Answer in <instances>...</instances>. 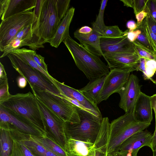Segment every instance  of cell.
<instances>
[{"mask_svg":"<svg viewBox=\"0 0 156 156\" xmlns=\"http://www.w3.org/2000/svg\"><path fill=\"white\" fill-rule=\"evenodd\" d=\"M27 80L24 77L20 76H19L17 79L18 86L21 88L25 87L27 85Z\"/></svg>","mask_w":156,"mask_h":156,"instance_id":"obj_43","label":"cell"},{"mask_svg":"<svg viewBox=\"0 0 156 156\" xmlns=\"http://www.w3.org/2000/svg\"><path fill=\"white\" fill-rule=\"evenodd\" d=\"M107 156H118L117 153L115 152H112L107 154Z\"/></svg>","mask_w":156,"mask_h":156,"instance_id":"obj_54","label":"cell"},{"mask_svg":"<svg viewBox=\"0 0 156 156\" xmlns=\"http://www.w3.org/2000/svg\"><path fill=\"white\" fill-rule=\"evenodd\" d=\"M151 15L156 21V2L155 0H148L144 10Z\"/></svg>","mask_w":156,"mask_h":156,"instance_id":"obj_38","label":"cell"},{"mask_svg":"<svg viewBox=\"0 0 156 156\" xmlns=\"http://www.w3.org/2000/svg\"><path fill=\"white\" fill-rule=\"evenodd\" d=\"M136 67L114 68L110 69L106 76L104 82L97 99V104L107 100L115 93H118L128 81L131 72L136 70Z\"/></svg>","mask_w":156,"mask_h":156,"instance_id":"obj_9","label":"cell"},{"mask_svg":"<svg viewBox=\"0 0 156 156\" xmlns=\"http://www.w3.org/2000/svg\"><path fill=\"white\" fill-rule=\"evenodd\" d=\"M55 84L61 93L60 96L68 101L75 107L88 112L102 119L101 113L97 106L76 89L56 80Z\"/></svg>","mask_w":156,"mask_h":156,"instance_id":"obj_10","label":"cell"},{"mask_svg":"<svg viewBox=\"0 0 156 156\" xmlns=\"http://www.w3.org/2000/svg\"><path fill=\"white\" fill-rule=\"evenodd\" d=\"M0 156H9L12 148V142L9 132L1 127L0 133Z\"/></svg>","mask_w":156,"mask_h":156,"instance_id":"obj_27","label":"cell"},{"mask_svg":"<svg viewBox=\"0 0 156 156\" xmlns=\"http://www.w3.org/2000/svg\"><path fill=\"white\" fill-rule=\"evenodd\" d=\"M137 29H140L141 30V33L138 35L136 41L156 54L149 43L144 31L141 25L138 26Z\"/></svg>","mask_w":156,"mask_h":156,"instance_id":"obj_37","label":"cell"},{"mask_svg":"<svg viewBox=\"0 0 156 156\" xmlns=\"http://www.w3.org/2000/svg\"><path fill=\"white\" fill-rule=\"evenodd\" d=\"M44 0H36L35 6L33 11L34 19L32 24L33 37L37 38L39 22Z\"/></svg>","mask_w":156,"mask_h":156,"instance_id":"obj_28","label":"cell"},{"mask_svg":"<svg viewBox=\"0 0 156 156\" xmlns=\"http://www.w3.org/2000/svg\"><path fill=\"white\" fill-rule=\"evenodd\" d=\"M0 106L24 117L38 128L42 129L46 124L37 98L30 91L11 95L0 102Z\"/></svg>","mask_w":156,"mask_h":156,"instance_id":"obj_3","label":"cell"},{"mask_svg":"<svg viewBox=\"0 0 156 156\" xmlns=\"http://www.w3.org/2000/svg\"><path fill=\"white\" fill-rule=\"evenodd\" d=\"M92 31L87 34H80L76 30L74 33V37L88 51L98 56H103L105 59L100 45L101 31L94 26H92Z\"/></svg>","mask_w":156,"mask_h":156,"instance_id":"obj_16","label":"cell"},{"mask_svg":"<svg viewBox=\"0 0 156 156\" xmlns=\"http://www.w3.org/2000/svg\"><path fill=\"white\" fill-rule=\"evenodd\" d=\"M116 152L117 153L118 156H124L122 154H121L119 153H118L117 152Z\"/></svg>","mask_w":156,"mask_h":156,"instance_id":"obj_55","label":"cell"},{"mask_svg":"<svg viewBox=\"0 0 156 156\" xmlns=\"http://www.w3.org/2000/svg\"><path fill=\"white\" fill-rule=\"evenodd\" d=\"M75 9L70 8L61 21L55 35L48 42L50 45L55 48H57L62 42L69 36V28L72 20Z\"/></svg>","mask_w":156,"mask_h":156,"instance_id":"obj_20","label":"cell"},{"mask_svg":"<svg viewBox=\"0 0 156 156\" xmlns=\"http://www.w3.org/2000/svg\"><path fill=\"white\" fill-rule=\"evenodd\" d=\"M32 139L57 156H68V153L64 150L49 139L34 136H32Z\"/></svg>","mask_w":156,"mask_h":156,"instance_id":"obj_26","label":"cell"},{"mask_svg":"<svg viewBox=\"0 0 156 156\" xmlns=\"http://www.w3.org/2000/svg\"><path fill=\"white\" fill-rule=\"evenodd\" d=\"M68 156H72L68 154ZM96 156H107V154L102 153L101 152L99 151H96Z\"/></svg>","mask_w":156,"mask_h":156,"instance_id":"obj_53","label":"cell"},{"mask_svg":"<svg viewBox=\"0 0 156 156\" xmlns=\"http://www.w3.org/2000/svg\"><path fill=\"white\" fill-rule=\"evenodd\" d=\"M145 19L150 30L156 35V21L150 15H148Z\"/></svg>","mask_w":156,"mask_h":156,"instance_id":"obj_40","label":"cell"},{"mask_svg":"<svg viewBox=\"0 0 156 156\" xmlns=\"http://www.w3.org/2000/svg\"><path fill=\"white\" fill-rule=\"evenodd\" d=\"M110 69L114 68L137 67L140 57L136 52L107 53L104 55Z\"/></svg>","mask_w":156,"mask_h":156,"instance_id":"obj_14","label":"cell"},{"mask_svg":"<svg viewBox=\"0 0 156 156\" xmlns=\"http://www.w3.org/2000/svg\"><path fill=\"white\" fill-rule=\"evenodd\" d=\"M124 6L132 8L133 6L134 0H121Z\"/></svg>","mask_w":156,"mask_h":156,"instance_id":"obj_51","label":"cell"},{"mask_svg":"<svg viewBox=\"0 0 156 156\" xmlns=\"http://www.w3.org/2000/svg\"><path fill=\"white\" fill-rule=\"evenodd\" d=\"M45 156H57L51 151H48L46 154Z\"/></svg>","mask_w":156,"mask_h":156,"instance_id":"obj_52","label":"cell"},{"mask_svg":"<svg viewBox=\"0 0 156 156\" xmlns=\"http://www.w3.org/2000/svg\"><path fill=\"white\" fill-rule=\"evenodd\" d=\"M134 48L140 57L156 61V54L152 52L136 41L133 43Z\"/></svg>","mask_w":156,"mask_h":156,"instance_id":"obj_30","label":"cell"},{"mask_svg":"<svg viewBox=\"0 0 156 156\" xmlns=\"http://www.w3.org/2000/svg\"><path fill=\"white\" fill-rule=\"evenodd\" d=\"M126 26L129 31H133L137 28V25L135 22L133 20H129L126 23Z\"/></svg>","mask_w":156,"mask_h":156,"instance_id":"obj_44","label":"cell"},{"mask_svg":"<svg viewBox=\"0 0 156 156\" xmlns=\"http://www.w3.org/2000/svg\"><path fill=\"white\" fill-rule=\"evenodd\" d=\"M110 122L107 117L103 118L100 128L94 142L96 151L107 154Z\"/></svg>","mask_w":156,"mask_h":156,"instance_id":"obj_22","label":"cell"},{"mask_svg":"<svg viewBox=\"0 0 156 156\" xmlns=\"http://www.w3.org/2000/svg\"><path fill=\"white\" fill-rule=\"evenodd\" d=\"M70 0H44L39 20L37 48L53 38L69 9Z\"/></svg>","mask_w":156,"mask_h":156,"instance_id":"obj_1","label":"cell"},{"mask_svg":"<svg viewBox=\"0 0 156 156\" xmlns=\"http://www.w3.org/2000/svg\"><path fill=\"white\" fill-rule=\"evenodd\" d=\"M0 120L13 126L23 131L31 134L37 132L38 128L24 117L0 106Z\"/></svg>","mask_w":156,"mask_h":156,"instance_id":"obj_15","label":"cell"},{"mask_svg":"<svg viewBox=\"0 0 156 156\" xmlns=\"http://www.w3.org/2000/svg\"><path fill=\"white\" fill-rule=\"evenodd\" d=\"M141 33V30L138 29L133 31L129 32L128 31L127 34V37L130 42L133 43L136 40Z\"/></svg>","mask_w":156,"mask_h":156,"instance_id":"obj_41","label":"cell"},{"mask_svg":"<svg viewBox=\"0 0 156 156\" xmlns=\"http://www.w3.org/2000/svg\"><path fill=\"white\" fill-rule=\"evenodd\" d=\"M156 71V61L153 60L146 59V62L144 69L142 72L144 80H149L156 84V80L152 77Z\"/></svg>","mask_w":156,"mask_h":156,"instance_id":"obj_29","label":"cell"},{"mask_svg":"<svg viewBox=\"0 0 156 156\" xmlns=\"http://www.w3.org/2000/svg\"><path fill=\"white\" fill-rule=\"evenodd\" d=\"M36 0H8L1 17L2 20L15 15L32 11L35 6Z\"/></svg>","mask_w":156,"mask_h":156,"instance_id":"obj_21","label":"cell"},{"mask_svg":"<svg viewBox=\"0 0 156 156\" xmlns=\"http://www.w3.org/2000/svg\"><path fill=\"white\" fill-rule=\"evenodd\" d=\"M148 0H134L133 8L136 15L145 8Z\"/></svg>","mask_w":156,"mask_h":156,"instance_id":"obj_39","label":"cell"},{"mask_svg":"<svg viewBox=\"0 0 156 156\" xmlns=\"http://www.w3.org/2000/svg\"><path fill=\"white\" fill-rule=\"evenodd\" d=\"M108 1V0L101 1L99 13L92 25V26L97 28L101 31L106 26L104 23V16L105 9Z\"/></svg>","mask_w":156,"mask_h":156,"instance_id":"obj_33","label":"cell"},{"mask_svg":"<svg viewBox=\"0 0 156 156\" xmlns=\"http://www.w3.org/2000/svg\"><path fill=\"white\" fill-rule=\"evenodd\" d=\"M33 34H31L23 38L14 37L9 44L4 48L3 54L0 58L7 55L12 51L20 49L24 46H27L32 49L33 46Z\"/></svg>","mask_w":156,"mask_h":156,"instance_id":"obj_25","label":"cell"},{"mask_svg":"<svg viewBox=\"0 0 156 156\" xmlns=\"http://www.w3.org/2000/svg\"><path fill=\"white\" fill-rule=\"evenodd\" d=\"M33 11H26L2 20L0 25V51L10 42L23 28L32 24Z\"/></svg>","mask_w":156,"mask_h":156,"instance_id":"obj_8","label":"cell"},{"mask_svg":"<svg viewBox=\"0 0 156 156\" xmlns=\"http://www.w3.org/2000/svg\"><path fill=\"white\" fill-rule=\"evenodd\" d=\"M22 142L29 150L39 156H45L47 152L48 151L41 144L32 140H24Z\"/></svg>","mask_w":156,"mask_h":156,"instance_id":"obj_31","label":"cell"},{"mask_svg":"<svg viewBox=\"0 0 156 156\" xmlns=\"http://www.w3.org/2000/svg\"><path fill=\"white\" fill-rule=\"evenodd\" d=\"M106 76L90 81L86 86L78 90L88 100L97 105V98Z\"/></svg>","mask_w":156,"mask_h":156,"instance_id":"obj_23","label":"cell"},{"mask_svg":"<svg viewBox=\"0 0 156 156\" xmlns=\"http://www.w3.org/2000/svg\"><path fill=\"white\" fill-rule=\"evenodd\" d=\"M8 0H0V16L3 14L8 2Z\"/></svg>","mask_w":156,"mask_h":156,"instance_id":"obj_47","label":"cell"},{"mask_svg":"<svg viewBox=\"0 0 156 156\" xmlns=\"http://www.w3.org/2000/svg\"><path fill=\"white\" fill-rule=\"evenodd\" d=\"M67 153L72 156H96L94 143L68 138L66 143Z\"/></svg>","mask_w":156,"mask_h":156,"instance_id":"obj_19","label":"cell"},{"mask_svg":"<svg viewBox=\"0 0 156 156\" xmlns=\"http://www.w3.org/2000/svg\"><path fill=\"white\" fill-rule=\"evenodd\" d=\"M63 42L76 66L90 81L106 76L109 73L108 67L98 56L88 51L70 35Z\"/></svg>","mask_w":156,"mask_h":156,"instance_id":"obj_2","label":"cell"},{"mask_svg":"<svg viewBox=\"0 0 156 156\" xmlns=\"http://www.w3.org/2000/svg\"><path fill=\"white\" fill-rule=\"evenodd\" d=\"M80 122L72 124L65 122V133L68 138L94 143L99 131L102 119L86 111L76 108Z\"/></svg>","mask_w":156,"mask_h":156,"instance_id":"obj_5","label":"cell"},{"mask_svg":"<svg viewBox=\"0 0 156 156\" xmlns=\"http://www.w3.org/2000/svg\"><path fill=\"white\" fill-rule=\"evenodd\" d=\"M11 53L17 55L31 66L41 72L56 87L55 81L57 80L50 75L49 73L45 72L34 61L30 55L29 49L25 48H20L13 51Z\"/></svg>","mask_w":156,"mask_h":156,"instance_id":"obj_24","label":"cell"},{"mask_svg":"<svg viewBox=\"0 0 156 156\" xmlns=\"http://www.w3.org/2000/svg\"><path fill=\"white\" fill-rule=\"evenodd\" d=\"M46 124L64 146L66 144L64 121L37 98Z\"/></svg>","mask_w":156,"mask_h":156,"instance_id":"obj_12","label":"cell"},{"mask_svg":"<svg viewBox=\"0 0 156 156\" xmlns=\"http://www.w3.org/2000/svg\"><path fill=\"white\" fill-rule=\"evenodd\" d=\"M11 95L9 91L8 78L0 79V102L8 99Z\"/></svg>","mask_w":156,"mask_h":156,"instance_id":"obj_35","label":"cell"},{"mask_svg":"<svg viewBox=\"0 0 156 156\" xmlns=\"http://www.w3.org/2000/svg\"><path fill=\"white\" fill-rule=\"evenodd\" d=\"M141 86L138 77L132 74L126 84L118 92L120 97L119 106L125 113L133 112L136 100L141 92Z\"/></svg>","mask_w":156,"mask_h":156,"instance_id":"obj_11","label":"cell"},{"mask_svg":"<svg viewBox=\"0 0 156 156\" xmlns=\"http://www.w3.org/2000/svg\"><path fill=\"white\" fill-rule=\"evenodd\" d=\"M151 123L139 122L135 120L133 112L125 113L110 123L107 154L115 152L121 144L135 133L144 130Z\"/></svg>","mask_w":156,"mask_h":156,"instance_id":"obj_4","label":"cell"},{"mask_svg":"<svg viewBox=\"0 0 156 156\" xmlns=\"http://www.w3.org/2000/svg\"><path fill=\"white\" fill-rule=\"evenodd\" d=\"M141 25L144 31L149 43L156 54V35L150 30L145 18Z\"/></svg>","mask_w":156,"mask_h":156,"instance_id":"obj_34","label":"cell"},{"mask_svg":"<svg viewBox=\"0 0 156 156\" xmlns=\"http://www.w3.org/2000/svg\"><path fill=\"white\" fill-rule=\"evenodd\" d=\"M148 15L147 13L144 10L135 15L136 18L137 20V27L142 23Z\"/></svg>","mask_w":156,"mask_h":156,"instance_id":"obj_42","label":"cell"},{"mask_svg":"<svg viewBox=\"0 0 156 156\" xmlns=\"http://www.w3.org/2000/svg\"><path fill=\"white\" fill-rule=\"evenodd\" d=\"M14 69L25 78L30 87L47 90L58 95L61 93L44 74L31 66L17 55L11 53L7 55Z\"/></svg>","mask_w":156,"mask_h":156,"instance_id":"obj_7","label":"cell"},{"mask_svg":"<svg viewBox=\"0 0 156 156\" xmlns=\"http://www.w3.org/2000/svg\"><path fill=\"white\" fill-rule=\"evenodd\" d=\"M7 74L3 65L0 62V79L7 78Z\"/></svg>","mask_w":156,"mask_h":156,"instance_id":"obj_49","label":"cell"},{"mask_svg":"<svg viewBox=\"0 0 156 156\" xmlns=\"http://www.w3.org/2000/svg\"><path fill=\"white\" fill-rule=\"evenodd\" d=\"M133 113L136 121L151 123L153 118L151 96L141 92L136 102Z\"/></svg>","mask_w":156,"mask_h":156,"instance_id":"obj_18","label":"cell"},{"mask_svg":"<svg viewBox=\"0 0 156 156\" xmlns=\"http://www.w3.org/2000/svg\"><path fill=\"white\" fill-rule=\"evenodd\" d=\"M129 30L123 35L116 37L109 38L101 37L100 45L104 55L115 53L135 52L133 43L127 37Z\"/></svg>","mask_w":156,"mask_h":156,"instance_id":"obj_13","label":"cell"},{"mask_svg":"<svg viewBox=\"0 0 156 156\" xmlns=\"http://www.w3.org/2000/svg\"><path fill=\"white\" fill-rule=\"evenodd\" d=\"M127 31V30L122 31L117 26H106L101 30V37L109 38L118 37L124 35Z\"/></svg>","mask_w":156,"mask_h":156,"instance_id":"obj_32","label":"cell"},{"mask_svg":"<svg viewBox=\"0 0 156 156\" xmlns=\"http://www.w3.org/2000/svg\"><path fill=\"white\" fill-rule=\"evenodd\" d=\"M29 51L34 61L45 72L48 73L47 65L44 62V57L37 54L35 50L29 49Z\"/></svg>","mask_w":156,"mask_h":156,"instance_id":"obj_36","label":"cell"},{"mask_svg":"<svg viewBox=\"0 0 156 156\" xmlns=\"http://www.w3.org/2000/svg\"><path fill=\"white\" fill-rule=\"evenodd\" d=\"M153 156H156V151L153 152Z\"/></svg>","mask_w":156,"mask_h":156,"instance_id":"obj_56","label":"cell"},{"mask_svg":"<svg viewBox=\"0 0 156 156\" xmlns=\"http://www.w3.org/2000/svg\"><path fill=\"white\" fill-rule=\"evenodd\" d=\"M153 134L147 130L137 132L125 140L115 152L139 150L144 146L152 148Z\"/></svg>","mask_w":156,"mask_h":156,"instance_id":"obj_17","label":"cell"},{"mask_svg":"<svg viewBox=\"0 0 156 156\" xmlns=\"http://www.w3.org/2000/svg\"><path fill=\"white\" fill-rule=\"evenodd\" d=\"M151 102L152 108L154 111L155 118V125H156V94L151 96Z\"/></svg>","mask_w":156,"mask_h":156,"instance_id":"obj_48","label":"cell"},{"mask_svg":"<svg viewBox=\"0 0 156 156\" xmlns=\"http://www.w3.org/2000/svg\"><path fill=\"white\" fill-rule=\"evenodd\" d=\"M21 149L25 156H34L30 151L25 145L22 142H20Z\"/></svg>","mask_w":156,"mask_h":156,"instance_id":"obj_45","label":"cell"},{"mask_svg":"<svg viewBox=\"0 0 156 156\" xmlns=\"http://www.w3.org/2000/svg\"><path fill=\"white\" fill-rule=\"evenodd\" d=\"M151 150L152 152L156 151V125L154 134H153L152 141V143Z\"/></svg>","mask_w":156,"mask_h":156,"instance_id":"obj_50","label":"cell"},{"mask_svg":"<svg viewBox=\"0 0 156 156\" xmlns=\"http://www.w3.org/2000/svg\"><path fill=\"white\" fill-rule=\"evenodd\" d=\"M31 88L37 98L65 122L72 124L80 122V117L76 108L60 95L34 87Z\"/></svg>","mask_w":156,"mask_h":156,"instance_id":"obj_6","label":"cell"},{"mask_svg":"<svg viewBox=\"0 0 156 156\" xmlns=\"http://www.w3.org/2000/svg\"><path fill=\"white\" fill-rule=\"evenodd\" d=\"M77 31L80 34H87L90 33L92 31V29L88 26H84L81 27Z\"/></svg>","mask_w":156,"mask_h":156,"instance_id":"obj_46","label":"cell"},{"mask_svg":"<svg viewBox=\"0 0 156 156\" xmlns=\"http://www.w3.org/2000/svg\"><path fill=\"white\" fill-rule=\"evenodd\" d=\"M156 2V0H155Z\"/></svg>","mask_w":156,"mask_h":156,"instance_id":"obj_57","label":"cell"}]
</instances>
